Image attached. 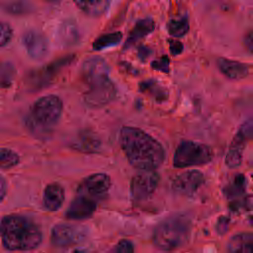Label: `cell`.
<instances>
[{
	"instance_id": "cell-1",
	"label": "cell",
	"mask_w": 253,
	"mask_h": 253,
	"mask_svg": "<svg viewBox=\"0 0 253 253\" xmlns=\"http://www.w3.org/2000/svg\"><path fill=\"white\" fill-rule=\"evenodd\" d=\"M119 141L128 162L138 170H156L164 161L162 144L140 128L123 126Z\"/></svg>"
},
{
	"instance_id": "cell-2",
	"label": "cell",
	"mask_w": 253,
	"mask_h": 253,
	"mask_svg": "<svg viewBox=\"0 0 253 253\" xmlns=\"http://www.w3.org/2000/svg\"><path fill=\"white\" fill-rule=\"evenodd\" d=\"M40 227L30 218L19 215H5L1 219V240L3 246L12 251L36 248L42 241Z\"/></svg>"
},
{
	"instance_id": "cell-3",
	"label": "cell",
	"mask_w": 253,
	"mask_h": 253,
	"mask_svg": "<svg viewBox=\"0 0 253 253\" xmlns=\"http://www.w3.org/2000/svg\"><path fill=\"white\" fill-rule=\"evenodd\" d=\"M83 77L87 84V90L84 93L86 105L98 108L114 99L116 89L108 76V66L104 59L92 57L85 61L83 64Z\"/></svg>"
},
{
	"instance_id": "cell-4",
	"label": "cell",
	"mask_w": 253,
	"mask_h": 253,
	"mask_svg": "<svg viewBox=\"0 0 253 253\" xmlns=\"http://www.w3.org/2000/svg\"><path fill=\"white\" fill-rule=\"evenodd\" d=\"M190 235V222L182 216H172L164 219L153 230L154 245L164 251H172L183 246Z\"/></svg>"
},
{
	"instance_id": "cell-5",
	"label": "cell",
	"mask_w": 253,
	"mask_h": 253,
	"mask_svg": "<svg viewBox=\"0 0 253 253\" xmlns=\"http://www.w3.org/2000/svg\"><path fill=\"white\" fill-rule=\"evenodd\" d=\"M62 109L63 104L59 97L55 95L42 96L32 105L28 124L38 131L50 129L59 120Z\"/></svg>"
},
{
	"instance_id": "cell-6",
	"label": "cell",
	"mask_w": 253,
	"mask_h": 253,
	"mask_svg": "<svg viewBox=\"0 0 253 253\" xmlns=\"http://www.w3.org/2000/svg\"><path fill=\"white\" fill-rule=\"evenodd\" d=\"M212 158L213 151L209 145L192 140H183L175 150L173 165L178 168H186L209 163Z\"/></svg>"
},
{
	"instance_id": "cell-7",
	"label": "cell",
	"mask_w": 253,
	"mask_h": 253,
	"mask_svg": "<svg viewBox=\"0 0 253 253\" xmlns=\"http://www.w3.org/2000/svg\"><path fill=\"white\" fill-rule=\"evenodd\" d=\"M159 182V175L155 170H139L132 178L130 193L134 200L141 201L150 197Z\"/></svg>"
},
{
	"instance_id": "cell-8",
	"label": "cell",
	"mask_w": 253,
	"mask_h": 253,
	"mask_svg": "<svg viewBox=\"0 0 253 253\" xmlns=\"http://www.w3.org/2000/svg\"><path fill=\"white\" fill-rule=\"evenodd\" d=\"M111 187V179L107 174L97 173L86 177L78 186L77 193L98 201L106 195Z\"/></svg>"
},
{
	"instance_id": "cell-9",
	"label": "cell",
	"mask_w": 253,
	"mask_h": 253,
	"mask_svg": "<svg viewBox=\"0 0 253 253\" xmlns=\"http://www.w3.org/2000/svg\"><path fill=\"white\" fill-rule=\"evenodd\" d=\"M22 43L28 54L35 60H42L46 57L49 45L48 41L41 32L30 30L22 37Z\"/></svg>"
},
{
	"instance_id": "cell-10",
	"label": "cell",
	"mask_w": 253,
	"mask_h": 253,
	"mask_svg": "<svg viewBox=\"0 0 253 253\" xmlns=\"http://www.w3.org/2000/svg\"><path fill=\"white\" fill-rule=\"evenodd\" d=\"M204 183V175L197 170L186 171L179 174L173 180V189L182 195H193Z\"/></svg>"
},
{
	"instance_id": "cell-11",
	"label": "cell",
	"mask_w": 253,
	"mask_h": 253,
	"mask_svg": "<svg viewBox=\"0 0 253 253\" xmlns=\"http://www.w3.org/2000/svg\"><path fill=\"white\" fill-rule=\"evenodd\" d=\"M96 208L97 200L77 193V196L69 205L65 215L69 219H85L94 213Z\"/></svg>"
},
{
	"instance_id": "cell-12",
	"label": "cell",
	"mask_w": 253,
	"mask_h": 253,
	"mask_svg": "<svg viewBox=\"0 0 253 253\" xmlns=\"http://www.w3.org/2000/svg\"><path fill=\"white\" fill-rule=\"evenodd\" d=\"M84 235V232L73 225L59 223L53 226L51 230V241L54 245L65 247L79 242Z\"/></svg>"
},
{
	"instance_id": "cell-13",
	"label": "cell",
	"mask_w": 253,
	"mask_h": 253,
	"mask_svg": "<svg viewBox=\"0 0 253 253\" xmlns=\"http://www.w3.org/2000/svg\"><path fill=\"white\" fill-rule=\"evenodd\" d=\"M43 206L49 211H57L64 201V189L58 183L46 185L42 196Z\"/></svg>"
},
{
	"instance_id": "cell-14",
	"label": "cell",
	"mask_w": 253,
	"mask_h": 253,
	"mask_svg": "<svg viewBox=\"0 0 253 253\" xmlns=\"http://www.w3.org/2000/svg\"><path fill=\"white\" fill-rule=\"evenodd\" d=\"M217 66L219 70L230 79L244 78L249 72L248 66L245 63L223 57L217 59Z\"/></svg>"
},
{
	"instance_id": "cell-15",
	"label": "cell",
	"mask_w": 253,
	"mask_h": 253,
	"mask_svg": "<svg viewBox=\"0 0 253 253\" xmlns=\"http://www.w3.org/2000/svg\"><path fill=\"white\" fill-rule=\"evenodd\" d=\"M228 253H253V233H238L227 244Z\"/></svg>"
},
{
	"instance_id": "cell-16",
	"label": "cell",
	"mask_w": 253,
	"mask_h": 253,
	"mask_svg": "<svg viewBox=\"0 0 253 253\" xmlns=\"http://www.w3.org/2000/svg\"><path fill=\"white\" fill-rule=\"evenodd\" d=\"M75 6L84 14L99 17L108 8L110 0H73Z\"/></svg>"
},
{
	"instance_id": "cell-17",
	"label": "cell",
	"mask_w": 253,
	"mask_h": 253,
	"mask_svg": "<svg viewBox=\"0 0 253 253\" xmlns=\"http://www.w3.org/2000/svg\"><path fill=\"white\" fill-rule=\"evenodd\" d=\"M154 29V22L152 19H143L138 21L134 28L131 30L126 43H125V47L128 48L130 47L133 43H135L140 38L146 36L147 34H149L150 32H152Z\"/></svg>"
},
{
	"instance_id": "cell-18",
	"label": "cell",
	"mask_w": 253,
	"mask_h": 253,
	"mask_svg": "<svg viewBox=\"0 0 253 253\" xmlns=\"http://www.w3.org/2000/svg\"><path fill=\"white\" fill-rule=\"evenodd\" d=\"M245 190V178L243 175H236L224 187V195L231 201L242 197Z\"/></svg>"
},
{
	"instance_id": "cell-19",
	"label": "cell",
	"mask_w": 253,
	"mask_h": 253,
	"mask_svg": "<svg viewBox=\"0 0 253 253\" xmlns=\"http://www.w3.org/2000/svg\"><path fill=\"white\" fill-rule=\"evenodd\" d=\"M122 40V33L121 32H114L102 35L99 37L93 43L94 50H101L108 46L116 45Z\"/></svg>"
},
{
	"instance_id": "cell-20",
	"label": "cell",
	"mask_w": 253,
	"mask_h": 253,
	"mask_svg": "<svg viewBox=\"0 0 253 253\" xmlns=\"http://www.w3.org/2000/svg\"><path fill=\"white\" fill-rule=\"evenodd\" d=\"M168 33L173 36L180 38L184 36L189 31V22L186 17H182L179 19H173L167 25Z\"/></svg>"
},
{
	"instance_id": "cell-21",
	"label": "cell",
	"mask_w": 253,
	"mask_h": 253,
	"mask_svg": "<svg viewBox=\"0 0 253 253\" xmlns=\"http://www.w3.org/2000/svg\"><path fill=\"white\" fill-rule=\"evenodd\" d=\"M20 161L19 155L8 147H1L0 149V166L2 170L10 169L17 165Z\"/></svg>"
},
{
	"instance_id": "cell-22",
	"label": "cell",
	"mask_w": 253,
	"mask_h": 253,
	"mask_svg": "<svg viewBox=\"0 0 253 253\" xmlns=\"http://www.w3.org/2000/svg\"><path fill=\"white\" fill-rule=\"evenodd\" d=\"M230 208L233 211L241 212L247 211L253 209V195H248L244 197H240L231 201Z\"/></svg>"
},
{
	"instance_id": "cell-23",
	"label": "cell",
	"mask_w": 253,
	"mask_h": 253,
	"mask_svg": "<svg viewBox=\"0 0 253 253\" xmlns=\"http://www.w3.org/2000/svg\"><path fill=\"white\" fill-rule=\"evenodd\" d=\"M241 161H242V149L230 146L225 156V164L230 168H234L239 166L241 164Z\"/></svg>"
},
{
	"instance_id": "cell-24",
	"label": "cell",
	"mask_w": 253,
	"mask_h": 253,
	"mask_svg": "<svg viewBox=\"0 0 253 253\" xmlns=\"http://www.w3.org/2000/svg\"><path fill=\"white\" fill-rule=\"evenodd\" d=\"M109 253H134L133 244L127 239L120 240Z\"/></svg>"
},
{
	"instance_id": "cell-25",
	"label": "cell",
	"mask_w": 253,
	"mask_h": 253,
	"mask_svg": "<svg viewBox=\"0 0 253 253\" xmlns=\"http://www.w3.org/2000/svg\"><path fill=\"white\" fill-rule=\"evenodd\" d=\"M13 31L12 28L8 23L2 22L1 23V37H0V45L1 47H4L12 39Z\"/></svg>"
},
{
	"instance_id": "cell-26",
	"label": "cell",
	"mask_w": 253,
	"mask_h": 253,
	"mask_svg": "<svg viewBox=\"0 0 253 253\" xmlns=\"http://www.w3.org/2000/svg\"><path fill=\"white\" fill-rule=\"evenodd\" d=\"M237 133H239L246 140L249 139V138H252L253 137V118L244 122L240 126L239 130H238Z\"/></svg>"
},
{
	"instance_id": "cell-27",
	"label": "cell",
	"mask_w": 253,
	"mask_h": 253,
	"mask_svg": "<svg viewBox=\"0 0 253 253\" xmlns=\"http://www.w3.org/2000/svg\"><path fill=\"white\" fill-rule=\"evenodd\" d=\"M152 66L155 69L161 70L163 72H167L168 71V67H169V59L165 56L161 57L158 60H155L152 62Z\"/></svg>"
},
{
	"instance_id": "cell-28",
	"label": "cell",
	"mask_w": 253,
	"mask_h": 253,
	"mask_svg": "<svg viewBox=\"0 0 253 253\" xmlns=\"http://www.w3.org/2000/svg\"><path fill=\"white\" fill-rule=\"evenodd\" d=\"M243 44L249 52L253 53V30L246 33L243 38Z\"/></svg>"
},
{
	"instance_id": "cell-29",
	"label": "cell",
	"mask_w": 253,
	"mask_h": 253,
	"mask_svg": "<svg viewBox=\"0 0 253 253\" xmlns=\"http://www.w3.org/2000/svg\"><path fill=\"white\" fill-rule=\"evenodd\" d=\"M170 50L174 55H177L183 50V44L179 41H172L170 42Z\"/></svg>"
},
{
	"instance_id": "cell-30",
	"label": "cell",
	"mask_w": 253,
	"mask_h": 253,
	"mask_svg": "<svg viewBox=\"0 0 253 253\" xmlns=\"http://www.w3.org/2000/svg\"><path fill=\"white\" fill-rule=\"evenodd\" d=\"M1 187H0V193H1V201H3L4 197H5V194H6V182H5V179L3 176H1V183H0Z\"/></svg>"
}]
</instances>
